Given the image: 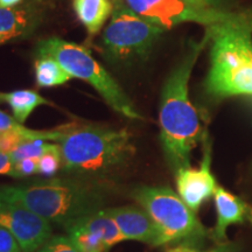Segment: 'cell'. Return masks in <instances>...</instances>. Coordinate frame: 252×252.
Instances as JSON below:
<instances>
[{
	"label": "cell",
	"mask_w": 252,
	"mask_h": 252,
	"mask_svg": "<svg viewBox=\"0 0 252 252\" xmlns=\"http://www.w3.org/2000/svg\"><path fill=\"white\" fill-rule=\"evenodd\" d=\"M132 197L149 214L158 232L157 247L207 235L196 213L168 187H139Z\"/></svg>",
	"instance_id": "cell-6"
},
{
	"label": "cell",
	"mask_w": 252,
	"mask_h": 252,
	"mask_svg": "<svg viewBox=\"0 0 252 252\" xmlns=\"http://www.w3.org/2000/svg\"><path fill=\"white\" fill-rule=\"evenodd\" d=\"M175 174L179 196L194 213L200 209L204 201L215 194L217 185L210 171L209 147H207L198 168H181Z\"/></svg>",
	"instance_id": "cell-10"
},
{
	"label": "cell",
	"mask_w": 252,
	"mask_h": 252,
	"mask_svg": "<svg viewBox=\"0 0 252 252\" xmlns=\"http://www.w3.org/2000/svg\"><path fill=\"white\" fill-rule=\"evenodd\" d=\"M14 162L9 153L0 152V175H9L13 171Z\"/></svg>",
	"instance_id": "cell-25"
},
{
	"label": "cell",
	"mask_w": 252,
	"mask_h": 252,
	"mask_svg": "<svg viewBox=\"0 0 252 252\" xmlns=\"http://www.w3.org/2000/svg\"><path fill=\"white\" fill-rule=\"evenodd\" d=\"M0 252H23L18 239L7 229L0 226Z\"/></svg>",
	"instance_id": "cell-23"
},
{
	"label": "cell",
	"mask_w": 252,
	"mask_h": 252,
	"mask_svg": "<svg viewBox=\"0 0 252 252\" xmlns=\"http://www.w3.org/2000/svg\"><path fill=\"white\" fill-rule=\"evenodd\" d=\"M206 31L210 35L207 94L214 98L252 96V12Z\"/></svg>",
	"instance_id": "cell-3"
},
{
	"label": "cell",
	"mask_w": 252,
	"mask_h": 252,
	"mask_svg": "<svg viewBox=\"0 0 252 252\" xmlns=\"http://www.w3.org/2000/svg\"><path fill=\"white\" fill-rule=\"evenodd\" d=\"M105 212L115 220L125 241H139L157 247L158 232L156 225L143 208L122 206L105 208Z\"/></svg>",
	"instance_id": "cell-11"
},
{
	"label": "cell",
	"mask_w": 252,
	"mask_h": 252,
	"mask_svg": "<svg viewBox=\"0 0 252 252\" xmlns=\"http://www.w3.org/2000/svg\"><path fill=\"white\" fill-rule=\"evenodd\" d=\"M217 222L214 229V237L217 241L225 239L226 228L234 223H243L248 219V204L217 186L215 190Z\"/></svg>",
	"instance_id": "cell-12"
},
{
	"label": "cell",
	"mask_w": 252,
	"mask_h": 252,
	"mask_svg": "<svg viewBox=\"0 0 252 252\" xmlns=\"http://www.w3.org/2000/svg\"><path fill=\"white\" fill-rule=\"evenodd\" d=\"M124 2L138 15L163 30L184 23L209 27L234 20L242 14L212 7H198L186 0H124Z\"/></svg>",
	"instance_id": "cell-8"
},
{
	"label": "cell",
	"mask_w": 252,
	"mask_h": 252,
	"mask_svg": "<svg viewBox=\"0 0 252 252\" xmlns=\"http://www.w3.org/2000/svg\"><path fill=\"white\" fill-rule=\"evenodd\" d=\"M36 55L54 58L72 78H80L93 87L119 115L133 121L144 119L118 82L96 61L86 47L60 37H49L37 43Z\"/></svg>",
	"instance_id": "cell-5"
},
{
	"label": "cell",
	"mask_w": 252,
	"mask_h": 252,
	"mask_svg": "<svg viewBox=\"0 0 252 252\" xmlns=\"http://www.w3.org/2000/svg\"><path fill=\"white\" fill-rule=\"evenodd\" d=\"M58 144L63 171L98 180L125 168L134 154L127 128L69 124Z\"/></svg>",
	"instance_id": "cell-4"
},
{
	"label": "cell",
	"mask_w": 252,
	"mask_h": 252,
	"mask_svg": "<svg viewBox=\"0 0 252 252\" xmlns=\"http://www.w3.org/2000/svg\"><path fill=\"white\" fill-rule=\"evenodd\" d=\"M59 146L58 143H48L42 139L27 140L24 141L15 149L13 152L9 153L13 162L20 161L24 159H36L39 160L46 153L55 150Z\"/></svg>",
	"instance_id": "cell-19"
},
{
	"label": "cell",
	"mask_w": 252,
	"mask_h": 252,
	"mask_svg": "<svg viewBox=\"0 0 252 252\" xmlns=\"http://www.w3.org/2000/svg\"><path fill=\"white\" fill-rule=\"evenodd\" d=\"M36 252H81L68 236H52Z\"/></svg>",
	"instance_id": "cell-21"
},
{
	"label": "cell",
	"mask_w": 252,
	"mask_h": 252,
	"mask_svg": "<svg viewBox=\"0 0 252 252\" xmlns=\"http://www.w3.org/2000/svg\"><path fill=\"white\" fill-rule=\"evenodd\" d=\"M24 124H20L13 116H9L7 113L0 110V131L9 130H23Z\"/></svg>",
	"instance_id": "cell-24"
},
{
	"label": "cell",
	"mask_w": 252,
	"mask_h": 252,
	"mask_svg": "<svg viewBox=\"0 0 252 252\" xmlns=\"http://www.w3.org/2000/svg\"><path fill=\"white\" fill-rule=\"evenodd\" d=\"M23 0H0V7L11 8L18 6Z\"/></svg>",
	"instance_id": "cell-26"
},
{
	"label": "cell",
	"mask_w": 252,
	"mask_h": 252,
	"mask_svg": "<svg viewBox=\"0 0 252 252\" xmlns=\"http://www.w3.org/2000/svg\"><path fill=\"white\" fill-rule=\"evenodd\" d=\"M5 103V94L4 93H0V104Z\"/></svg>",
	"instance_id": "cell-33"
},
{
	"label": "cell",
	"mask_w": 252,
	"mask_h": 252,
	"mask_svg": "<svg viewBox=\"0 0 252 252\" xmlns=\"http://www.w3.org/2000/svg\"><path fill=\"white\" fill-rule=\"evenodd\" d=\"M204 1H206V4L209 6V7L214 8L216 5H219L222 0H204Z\"/></svg>",
	"instance_id": "cell-30"
},
{
	"label": "cell",
	"mask_w": 252,
	"mask_h": 252,
	"mask_svg": "<svg viewBox=\"0 0 252 252\" xmlns=\"http://www.w3.org/2000/svg\"><path fill=\"white\" fill-rule=\"evenodd\" d=\"M62 154L60 145L55 150L46 153L37 160V174L52 178L62 168Z\"/></svg>",
	"instance_id": "cell-20"
},
{
	"label": "cell",
	"mask_w": 252,
	"mask_h": 252,
	"mask_svg": "<svg viewBox=\"0 0 252 252\" xmlns=\"http://www.w3.org/2000/svg\"><path fill=\"white\" fill-rule=\"evenodd\" d=\"M78 222L82 223L90 231H93L109 249L125 241L121 230L116 224L115 220L105 212V209L84 217Z\"/></svg>",
	"instance_id": "cell-15"
},
{
	"label": "cell",
	"mask_w": 252,
	"mask_h": 252,
	"mask_svg": "<svg viewBox=\"0 0 252 252\" xmlns=\"http://www.w3.org/2000/svg\"><path fill=\"white\" fill-rule=\"evenodd\" d=\"M37 174V160L36 159H24L14 162L13 171L11 173L12 178L23 179Z\"/></svg>",
	"instance_id": "cell-22"
},
{
	"label": "cell",
	"mask_w": 252,
	"mask_h": 252,
	"mask_svg": "<svg viewBox=\"0 0 252 252\" xmlns=\"http://www.w3.org/2000/svg\"><path fill=\"white\" fill-rule=\"evenodd\" d=\"M109 187L91 178L48 179L27 185L0 186V198L19 203L64 229L105 209Z\"/></svg>",
	"instance_id": "cell-1"
},
{
	"label": "cell",
	"mask_w": 252,
	"mask_h": 252,
	"mask_svg": "<svg viewBox=\"0 0 252 252\" xmlns=\"http://www.w3.org/2000/svg\"><path fill=\"white\" fill-rule=\"evenodd\" d=\"M248 220H250L252 224V207L248 206Z\"/></svg>",
	"instance_id": "cell-31"
},
{
	"label": "cell",
	"mask_w": 252,
	"mask_h": 252,
	"mask_svg": "<svg viewBox=\"0 0 252 252\" xmlns=\"http://www.w3.org/2000/svg\"><path fill=\"white\" fill-rule=\"evenodd\" d=\"M209 252H231V251H230V248H229L228 244L220 243V247L213 249V250H210Z\"/></svg>",
	"instance_id": "cell-28"
},
{
	"label": "cell",
	"mask_w": 252,
	"mask_h": 252,
	"mask_svg": "<svg viewBox=\"0 0 252 252\" xmlns=\"http://www.w3.org/2000/svg\"><path fill=\"white\" fill-rule=\"evenodd\" d=\"M37 17L33 8L0 7V35L8 41L26 36L36 26Z\"/></svg>",
	"instance_id": "cell-13"
},
{
	"label": "cell",
	"mask_w": 252,
	"mask_h": 252,
	"mask_svg": "<svg viewBox=\"0 0 252 252\" xmlns=\"http://www.w3.org/2000/svg\"><path fill=\"white\" fill-rule=\"evenodd\" d=\"M5 103L8 104L13 117L20 124H25V122L36 108L50 104L48 99L40 96L36 91L28 89L14 90L5 94Z\"/></svg>",
	"instance_id": "cell-16"
},
{
	"label": "cell",
	"mask_w": 252,
	"mask_h": 252,
	"mask_svg": "<svg viewBox=\"0 0 252 252\" xmlns=\"http://www.w3.org/2000/svg\"><path fill=\"white\" fill-rule=\"evenodd\" d=\"M75 13L88 33L94 35L111 17L113 5L110 0H72Z\"/></svg>",
	"instance_id": "cell-14"
},
{
	"label": "cell",
	"mask_w": 252,
	"mask_h": 252,
	"mask_svg": "<svg viewBox=\"0 0 252 252\" xmlns=\"http://www.w3.org/2000/svg\"><path fill=\"white\" fill-rule=\"evenodd\" d=\"M67 236L81 252H109L110 249L100 239L87 229L82 223L76 222L65 229Z\"/></svg>",
	"instance_id": "cell-18"
},
{
	"label": "cell",
	"mask_w": 252,
	"mask_h": 252,
	"mask_svg": "<svg viewBox=\"0 0 252 252\" xmlns=\"http://www.w3.org/2000/svg\"><path fill=\"white\" fill-rule=\"evenodd\" d=\"M1 135H2V131H0V144H1Z\"/></svg>",
	"instance_id": "cell-34"
},
{
	"label": "cell",
	"mask_w": 252,
	"mask_h": 252,
	"mask_svg": "<svg viewBox=\"0 0 252 252\" xmlns=\"http://www.w3.org/2000/svg\"><path fill=\"white\" fill-rule=\"evenodd\" d=\"M168 252H200V251H197L196 249L189 247V245H179V247L172 249V250H169Z\"/></svg>",
	"instance_id": "cell-27"
},
{
	"label": "cell",
	"mask_w": 252,
	"mask_h": 252,
	"mask_svg": "<svg viewBox=\"0 0 252 252\" xmlns=\"http://www.w3.org/2000/svg\"><path fill=\"white\" fill-rule=\"evenodd\" d=\"M71 76L62 65L50 56H37L35 61V81L40 88H53L65 84Z\"/></svg>",
	"instance_id": "cell-17"
},
{
	"label": "cell",
	"mask_w": 252,
	"mask_h": 252,
	"mask_svg": "<svg viewBox=\"0 0 252 252\" xmlns=\"http://www.w3.org/2000/svg\"><path fill=\"white\" fill-rule=\"evenodd\" d=\"M163 31L138 15L124 1L116 0L111 20L102 36L103 49L106 58L116 62L144 58Z\"/></svg>",
	"instance_id": "cell-7"
},
{
	"label": "cell",
	"mask_w": 252,
	"mask_h": 252,
	"mask_svg": "<svg viewBox=\"0 0 252 252\" xmlns=\"http://www.w3.org/2000/svg\"><path fill=\"white\" fill-rule=\"evenodd\" d=\"M0 226L18 239L23 252H36L53 236L48 220L19 203L0 198Z\"/></svg>",
	"instance_id": "cell-9"
},
{
	"label": "cell",
	"mask_w": 252,
	"mask_h": 252,
	"mask_svg": "<svg viewBox=\"0 0 252 252\" xmlns=\"http://www.w3.org/2000/svg\"><path fill=\"white\" fill-rule=\"evenodd\" d=\"M186 1L190 2V4H193L195 6H198V7H209V6L206 4V1H204V0H186Z\"/></svg>",
	"instance_id": "cell-29"
},
{
	"label": "cell",
	"mask_w": 252,
	"mask_h": 252,
	"mask_svg": "<svg viewBox=\"0 0 252 252\" xmlns=\"http://www.w3.org/2000/svg\"><path fill=\"white\" fill-rule=\"evenodd\" d=\"M7 42H9V41L6 39V37L0 35V45H4V43H7Z\"/></svg>",
	"instance_id": "cell-32"
},
{
	"label": "cell",
	"mask_w": 252,
	"mask_h": 252,
	"mask_svg": "<svg viewBox=\"0 0 252 252\" xmlns=\"http://www.w3.org/2000/svg\"><path fill=\"white\" fill-rule=\"evenodd\" d=\"M210 35L206 31L198 42H191L185 56L167 77L160 100V139L169 166L175 173L190 167V154L202 138L200 118L189 99L191 71Z\"/></svg>",
	"instance_id": "cell-2"
}]
</instances>
